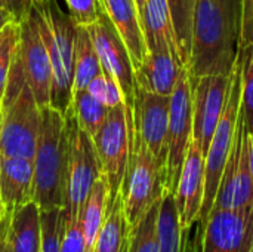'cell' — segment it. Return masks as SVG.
I'll return each instance as SVG.
<instances>
[{
    "label": "cell",
    "mask_w": 253,
    "mask_h": 252,
    "mask_svg": "<svg viewBox=\"0 0 253 252\" xmlns=\"http://www.w3.org/2000/svg\"><path fill=\"white\" fill-rule=\"evenodd\" d=\"M242 37V0H196L188 74L230 76L237 64Z\"/></svg>",
    "instance_id": "obj_1"
},
{
    "label": "cell",
    "mask_w": 253,
    "mask_h": 252,
    "mask_svg": "<svg viewBox=\"0 0 253 252\" xmlns=\"http://www.w3.org/2000/svg\"><path fill=\"white\" fill-rule=\"evenodd\" d=\"M0 108V156L33 160L40 132L42 108L25 79L19 45Z\"/></svg>",
    "instance_id": "obj_2"
},
{
    "label": "cell",
    "mask_w": 253,
    "mask_h": 252,
    "mask_svg": "<svg viewBox=\"0 0 253 252\" xmlns=\"http://www.w3.org/2000/svg\"><path fill=\"white\" fill-rule=\"evenodd\" d=\"M70 143L65 116L52 107L42 108L40 132L33 159L34 202L42 212L64 209Z\"/></svg>",
    "instance_id": "obj_3"
},
{
    "label": "cell",
    "mask_w": 253,
    "mask_h": 252,
    "mask_svg": "<svg viewBox=\"0 0 253 252\" xmlns=\"http://www.w3.org/2000/svg\"><path fill=\"white\" fill-rule=\"evenodd\" d=\"M31 12L50 59V107L65 116L73 100L77 25L56 0H34Z\"/></svg>",
    "instance_id": "obj_4"
},
{
    "label": "cell",
    "mask_w": 253,
    "mask_h": 252,
    "mask_svg": "<svg viewBox=\"0 0 253 252\" xmlns=\"http://www.w3.org/2000/svg\"><path fill=\"white\" fill-rule=\"evenodd\" d=\"M165 169L148 150L142 138L133 131L132 147L127 169L122 184V198L125 214L130 227H133L157 203L165 189Z\"/></svg>",
    "instance_id": "obj_5"
},
{
    "label": "cell",
    "mask_w": 253,
    "mask_h": 252,
    "mask_svg": "<svg viewBox=\"0 0 253 252\" xmlns=\"http://www.w3.org/2000/svg\"><path fill=\"white\" fill-rule=\"evenodd\" d=\"M240 98H242V79H240V65L239 59L237 64L230 74V86L227 94L225 107L222 116L218 122V126L213 132L211 144L208 147L205 156V198H203V208L200 214L199 224L203 226L206 218L209 217L215 199L221 186L222 174L230 157L240 114Z\"/></svg>",
    "instance_id": "obj_6"
},
{
    "label": "cell",
    "mask_w": 253,
    "mask_h": 252,
    "mask_svg": "<svg viewBox=\"0 0 253 252\" xmlns=\"http://www.w3.org/2000/svg\"><path fill=\"white\" fill-rule=\"evenodd\" d=\"M65 120L68 128L70 156L62 212L64 220H73L82 215L93 184L102 175V168L92 137L79 126L71 108H68Z\"/></svg>",
    "instance_id": "obj_7"
},
{
    "label": "cell",
    "mask_w": 253,
    "mask_h": 252,
    "mask_svg": "<svg viewBox=\"0 0 253 252\" xmlns=\"http://www.w3.org/2000/svg\"><path fill=\"white\" fill-rule=\"evenodd\" d=\"M132 132L133 114L125 104H120L108 110L102 126L92 138L101 162L102 175L108 183L110 202H113L122 190L130 157Z\"/></svg>",
    "instance_id": "obj_8"
},
{
    "label": "cell",
    "mask_w": 253,
    "mask_h": 252,
    "mask_svg": "<svg viewBox=\"0 0 253 252\" xmlns=\"http://www.w3.org/2000/svg\"><path fill=\"white\" fill-rule=\"evenodd\" d=\"M193 140V88L188 70L184 68L170 95V114L168 129L166 183L165 189L173 193Z\"/></svg>",
    "instance_id": "obj_9"
},
{
    "label": "cell",
    "mask_w": 253,
    "mask_h": 252,
    "mask_svg": "<svg viewBox=\"0 0 253 252\" xmlns=\"http://www.w3.org/2000/svg\"><path fill=\"white\" fill-rule=\"evenodd\" d=\"M102 70L117 80L122 88L125 105L133 114L135 104V67L130 53L105 13L104 7L96 22L87 27Z\"/></svg>",
    "instance_id": "obj_10"
},
{
    "label": "cell",
    "mask_w": 253,
    "mask_h": 252,
    "mask_svg": "<svg viewBox=\"0 0 253 252\" xmlns=\"http://www.w3.org/2000/svg\"><path fill=\"white\" fill-rule=\"evenodd\" d=\"M253 206V175L249 163L248 132L239 114L234 144L227 160L213 208L248 209ZM212 208V209H213Z\"/></svg>",
    "instance_id": "obj_11"
},
{
    "label": "cell",
    "mask_w": 253,
    "mask_h": 252,
    "mask_svg": "<svg viewBox=\"0 0 253 252\" xmlns=\"http://www.w3.org/2000/svg\"><path fill=\"white\" fill-rule=\"evenodd\" d=\"M202 229L200 252H251L253 206L248 209L213 208Z\"/></svg>",
    "instance_id": "obj_12"
},
{
    "label": "cell",
    "mask_w": 253,
    "mask_h": 252,
    "mask_svg": "<svg viewBox=\"0 0 253 252\" xmlns=\"http://www.w3.org/2000/svg\"><path fill=\"white\" fill-rule=\"evenodd\" d=\"M169 114H170V97L153 94L136 86L135 104H133V131L142 138L148 150L163 166L165 177H166Z\"/></svg>",
    "instance_id": "obj_13"
},
{
    "label": "cell",
    "mask_w": 253,
    "mask_h": 252,
    "mask_svg": "<svg viewBox=\"0 0 253 252\" xmlns=\"http://www.w3.org/2000/svg\"><path fill=\"white\" fill-rule=\"evenodd\" d=\"M191 80V79H190ZM230 76L208 74L191 80L193 88V138H196L206 156L208 147L222 116Z\"/></svg>",
    "instance_id": "obj_14"
},
{
    "label": "cell",
    "mask_w": 253,
    "mask_h": 252,
    "mask_svg": "<svg viewBox=\"0 0 253 252\" xmlns=\"http://www.w3.org/2000/svg\"><path fill=\"white\" fill-rule=\"evenodd\" d=\"M19 55L25 79L40 108L50 107L52 67L33 12L19 22Z\"/></svg>",
    "instance_id": "obj_15"
},
{
    "label": "cell",
    "mask_w": 253,
    "mask_h": 252,
    "mask_svg": "<svg viewBox=\"0 0 253 252\" xmlns=\"http://www.w3.org/2000/svg\"><path fill=\"white\" fill-rule=\"evenodd\" d=\"M205 153L193 138L187 151L178 186L173 192L181 229H191L199 220L205 198Z\"/></svg>",
    "instance_id": "obj_16"
},
{
    "label": "cell",
    "mask_w": 253,
    "mask_h": 252,
    "mask_svg": "<svg viewBox=\"0 0 253 252\" xmlns=\"http://www.w3.org/2000/svg\"><path fill=\"white\" fill-rule=\"evenodd\" d=\"M0 196L4 215L34 201L33 160L0 156Z\"/></svg>",
    "instance_id": "obj_17"
},
{
    "label": "cell",
    "mask_w": 253,
    "mask_h": 252,
    "mask_svg": "<svg viewBox=\"0 0 253 252\" xmlns=\"http://www.w3.org/2000/svg\"><path fill=\"white\" fill-rule=\"evenodd\" d=\"M182 70L179 58L172 50H151L135 68V83L148 92L170 97Z\"/></svg>",
    "instance_id": "obj_18"
},
{
    "label": "cell",
    "mask_w": 253,
    "mask_h": 252,
    "mask_svg": "<svg viewBox=\"0 0 253 252\" xmlns=\"http://www.w3.org/2000/svg\"><path fill=\"white\" fill-rule=\"evenodd\" d=\"M160 252H200L203 229L199 221L191 229H181L173 193L165 192L159 212Z\"/></svg>",
    "instance_id": "obj_19"
},
{
    "label": "cell",
    "mask_w": 253,
    "mask_h": 252,
    "mask_svg": "<svg viewBox=\"0 0 253 252\" xmlns=\"http://www.w3.org/2000/svg\"><path fill=\"white\" fill-rule=\"evenodd\" d=\"M105 13L125 42L133 67L136 68L147 55V46L141 28L139 10L135 0H101Z\"/></svg>",
    "instance_id": "obj_20"
},
{
    "label": "cell",
    "mask_w": 253,
    "mask_h": 252,
    "mask_svg": "<svg viewBox=\"0 0 253 252\" xmlns=\"http://www.w3.org/2000/svg\"><path fill=\"white\" fill-rule=\"evenodd\" d=\"M139 19H141V28H142L147 52L169 49L179 58L176 36H175L168 0H148L139 9Z\"/></svg>",
    "instance_id": "obj_21"
},
{
    "label": "cell",
    "mask_w": 253,
    "mask_h": 252,
    "mask_svg": "<svg viewBox=\"0 0 253 252\" xmlns=\"http://www.w3.org/2000/svg\"><path fill=\"white\" fill-rule=\"evenodd\" d=\"M9 241L12 252H40L42 211L34 201L10 214Z\"/></svg>",
    "instance_id": "obj_22"
},
{
    "label": "cell",
    "mask_w": 253,
    "mask_h": 252,
    "mask_svg": "<svg viewBox=\"0 0 253 252\" xmlns=\"http://www.w3.org/2000/svg\"><path fill=\"white\" fill-rule=\"evenodd\" d=\"M130 226L127 223L122 193L108 203L104 226L96 239L93 252H127Z\"/></svg>",
    "instance_id": "obj_23"
},
{
    "label": "cell",
    "mask_w": 253,
    "mask_h": 252,
    "mask_svg": "<svg viewBox=\"0 0 253 252\" xmlns=\"http://www.w3.org/2000/svg\"><path fill=\"white\" fill-rule=\"evenodd\" d=\"M110 203V189L107 178L101 175L93 184L82 211V227L86 244V252H93L96 239L104 226Z\"/></svg>",
    "instance_id": "obj_24"
},
{
    "label": "cell",
    "mask_w": 253,
    "mask_h": 252,
    "mask_svg": "<svg viewBox=\"0 0 253 252\" xmlns=\"http://www.w3.org/2000/svg\"><path fill=\"white\" fill-rule=\"evenodd\" d=\"M102 71V65L93 46L87 27L77 25L74 48V80L73 92L83 91Z\"/></svg>",
    "instance_id": "obj_25"
},
{
    "label": "cell",
    "mask_w": 253,
    "mask_h": 252,
    "mask_svg": "<svg viewBox=\"0 0 253 252\" xmlns=\"http://www.w3.org/2000/svg\"><path fill=\"white\" fill-rule=\"evenodd\" d=\"M170 10V18L176 36L178 50L181 62L188 68L191 58V43H193V21L196 0H168Z\"/></svg>",
    "instance_id": "obj_26"
},
{
    "label": "cell",
    "mask_w": 253,
    "mask_h": 252,
    "mask_svg": "<svg viewBox=\"0 0 253 252\" xmlns=\"http://www.w3.org/2000/svg\"><path fill=\"white\" fill-rule=\"evenodd\" d=\"M79 126L86 131L92 138L102 126L108 110L102 102L95 100L86 89L73 92V100L70 105Z\"/></svg>",
    "instance_id": "obj_27"
},
{
    "label": "cell",
    "mask_w": 253,
    "mask_h": 252,
    "mask_svg": "<svg viewBox=\"0 0 253 252\" xmlns=\"http://www.w3.org/2000/svg\"><path fill=\"white\" fill-rule=\"evenodd\" d=\"M159 212L160 201L154 203L133 227H130L127 252H160Z\"/></svg>",
    "instance_id": "obj_28"
},
{
    "label": "cell",
    "mask_w": 253,
    "mask_h": 252,
    "mask_svg": "<svg viewBox=\"0 0 253 252\" xmlns=\"http://www.w3.org/2000/svg\"><path fill=\"white\" fill-rule=\"evenodd\" d=\"M242 98L240 114L248 134H253V45L240 48L239 53Z\"/></svg>",
    "instance_id": "obj_29"
},
{
    "label": "cell",
    "mask_w": 253,
    "mask_h": 252,
    "mask_svg": "<svg viewBox=\"0 0 253 252\" xmlns=\"http://www.w3.org/2000/svg\"><path fill=\"white\" fill-rule=\"evenodd\" d=\"M86 91L95 100L102 102L107 108H113L120 104H125V98H123L120 85L117 83V80L114 77H111L104 70L96 77H93V80L87 85Z\"/></svg>",
    "instance_id": "obj_30"
},
{
    "label": "cell",
    "mask_w": 253,
    "mask_h": 252,
    "mask_svg": "<svg viewBox=\"0 0 253 252\" xmlns=\"http://www.w3.org/2000/svg\"><path fill=\"white\" fill-rule=\"evenodd\" d=\"M64 235V212L52 209L42 212V247L40 252H61Z\"/></svg>",
    "instance_id": "obj_31"
},
{
    "label": "cell",
    "mask_w": 253,
    "mask_h": 252,
    "mask_svg": "<svg viewBox=\"0 0 253 252\" xmlns=\"http://www.w3.org/2000/svg\"><path fill=\"white\" fill-rule=\"evenodd\" d=\"M18 45H19V22L13 21L7 25L6 37L0 48V102L6 91L10 67L13 64Z\"/></svg>",
    "instance_id": "obj_32"
},
{
    "label": "cell",
    "mask_w": 253,
    "mask_h": 252,
    "mask_svg": "<svg viewBox=\"0 0 253 252\" xmlns=\"http://www.w3.org/2000/svg\"><path fill=\"white\" fill-rule=\"evenodd\" d=\"M68 7V15L76 25L89 27L98 21L102 12L101 0H65Z\"/></svg>",
    "instance_id": "obj_33"
},
{
    "label": "cell",
    "mask_w": 253,
    "mask_h": 252,
    "mask_svg": "<svg viewBox=\"0 0 253 252\" xmlns=\"http://www.w3.org/2000/svg\"><path fill=\"white\" fill-rule=\"evenodd\" d=\"M61 252H86V244L82 227V215L73 220H64V235Z\"/></svg>",
    "instance_id": "obj_34"
},
{
    "label": "cell",
    "mask_w": 253,
    "mask_h": 252,
    "mask_svg": "<svg viewBox=\"0 0 253 252\" xmlns=\"http://www.w3.org/2000/svg\"><path fill=\"white\" fill-rule=\"evenodd\" d=\"M253 45V0H242L240 48Z\"/></svg>",
    "instance_id": "obj_35"
},
{
    "label": "cell",
    "mask_w": 253,
    "mask_h": 252,
    "mask_svg": "<svg viewBox=\"0 0 253 252\" xmlns=\"http://www.w3.org/2000/svg\"><path fill=\"white\" fill-rule=\"evenodd\" d=\"M4 7L13 15L16 22H21L24 18H27L33 9L34 0H3Z\"/></svg>",
    "instance_id": "obj_36"
},
{
    "label": "cell",
    "mask_w": 253,
    "mask_h": 252,
    "mask_svg": "<svg viewBox=\"0 0 253 252\" xmlns=\"http://www.w3.org/2000/svg\"><path fill=\"white\" fill-rule=\"evenodd\" d=\"M9 224H10V214H6L0 221V252H12L10 241H9Z\"/></svg>",
    "instance_id": "obj_37"
},
{
    "label": "cell",
    "mask_w": 253,
    "mask_h": 252,
    "mask_svg": "<svg viewBox=\"0 0 253 252\" xmlns=\"http://www.w3.org/2000/svg\"><path fill=\"white\" fill-rule=\"evenodd\" d=\"M13 21H15L13 15H12L4 6H0V31H3L4 27L9 25V24L13 22Z\"/></svg>",
    "instance_id": "obj_38"
},
{
    "label": "cell",
    "mask_w": 253,
    "mask_h": 252,
    "mask_svg": "<svg viewBox=\"0 0 253 252\" xmlns=\"http://www.w3.org/2000/svg\"><path fill=\"white\" fill-rule=\"evenodd\" d=\"M248 143H249V163L253 175V134H248Z\"/></svg>",
    "instance_id": "obj_39"
},
{
    "label": "cell",
    "mask_w": 253,
    "mask_h": 252,
    "mask_svg": "<svg viewBox=\"0 0 253 252\" xmlns=\"http://www.w3.org/2000/svg\"><path fill=\"white\" fill-rule=\"evenodd\" d=\"M6 30H7V25L4 27V30H3V31H0V48H1L3 40H4V37H6Z\"/></svg>",
    "instance_id": "obj_40"
},
{
    "label": "cell",
    "mask_w": 253,
    "mask_h": 252,
    "mask_svg": "<svg viewBox=\"0 0 253 252\" xmlns=\"http://www.w3.org/2000/svg\"><path fill=\"white\" fill-rule=\"evenodd\" d=\"M147 1H148V0H135V3H136V7H138V10H139V9H141V7H142V6H144V4H145Z\"/></svg>",
    "instance_id": "obj_41"
},
{
    "label": "cell",
    "mask_w": 253,
    "mask_h": 252,
    "mask_svg": "<svg viewBox=\"0 0 253 252\" xmlns=\"http://www.w3.org/2000/svg\"><path fill=\"white\" fill-rule=\"evenodd\" d=\"M4 214H3V206H1V196H0V221L3 220Z\"/></svg>",
    "instance_id": "obj_42"
},
{
    "label": "cell",
    "mask_w": 253,
    "mask_h": 252,
    "mask_svg": "<svg viewBox=\"0 0 253 252\" xmlns=\"http://www.w3.org/2000/svg\"><path fill=\"white\" fill-rule=\"evenodd\" d=\"M0 6H4V1L3 0H0Z\"/></svg>",
    "instance_id": "obj_43"
},
{
    "label": "cell",
    "mask_w": 253,
    "mask_h": 252,
    "mask_svg": "<svg viewBox=\"0 0 253 252\" xmlns=\"http://www.w3.org/2000/svg\"><path fill=\"white\" fill-rule=\"evenodd\" d=\"M0 116H1V108H0Z\"/></svg>",
    "instance_id": "obj_44"
},
{
    "label": "cell",
    "mask_w": 253,
    "mask_h": 252,
    "mask_svg": "<svg viewBox=\"0 0 253 252\" xmlns=\"http://www.w3.org/2000/svg\"><path fill=\"white\" fill-rule=\"evenodd\" d=\"M251 252H253V247H252V250H251Z\"/></svg>",
    "instance_id": "obj_45"
}]
</instances>
